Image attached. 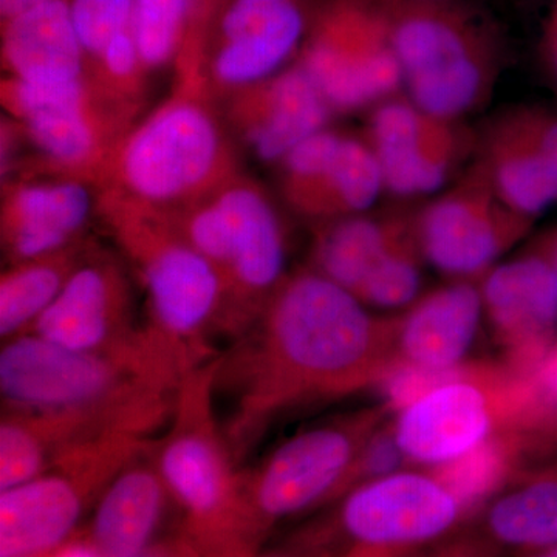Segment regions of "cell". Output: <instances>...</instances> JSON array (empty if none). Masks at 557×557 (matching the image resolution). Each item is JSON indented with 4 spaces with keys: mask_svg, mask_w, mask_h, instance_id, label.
<instances>
[{
    "mask_svg": "<svg viewBox=\"0 0 557 557\" xmlns=\"http://www.w3.org/2000/svg\"><path fill=\"white\" fill-rule=\"evenodd\" d=\"M2 65L10 78L61 84L87 78V60L69 0H53L2 24Z\"/></svg>",
    "mask_w": 557,
    "mask_h": 557,
    "instance_id": "4316f807",
    "label": "cell"
},
{
    "mask_svg": "<svg viewBox=\"0 0 557 557\" xmlns=\"http://www.w3.org/2000/svg\"><path fill=\"white\" fill-rule=\"evenodd\" d=\"M91 240L42 258L11 263L0 277V336L3 341L30 332L44 311L61 295Z\"/></svg>",
    "mask_w": 557,
    "mask_h": 557,
    "instance_id": "f1b7e54d",
    "label": "cell"
},
{
    "mask_svg": "<svg viewBox=\"0 0 557 557\" xmlns=\"http://www.w3.org/2000/svg\"><path fill=\"white\" fill-rule=\"evenodd\" d=\"M32 557H46V555H44V556H32Z\"/></svg>",
    "mask_w": 557,
    "mask_h": 557,
    "instance_id": "b9f144b4",
    "label": "cell"
},
{
    "mask_svg": "<svg viewBox=\"0 0 557 557\" xmlns=\"http://www.w3.org/2000/svg\"><path fill=\"white\" fill-rule=\"evenodd\" d=\"M544 51L557 78V0H552L544 28Z\"/></svg>",
    "mask_w": 557,
    "mask_h": 557,
    "instance_id": "8d00e7d4",
    "label": "cell"
},
{
    "mask_svg": "<svg viewBox=\"0 0 557 557\" xmlns=\"http://www.w3.org/2000/svg\"><path fill=\"white\" fill-rule=\"evenodd\" d=\"M137 557H203L200 549L196 547L193 541L182 528L177 533L170 534L166 537H159L152 545H149L141 555Z\"/></svg>",
    "mask_w": 557,
    "mask_h": 557,
    "instance_id": "e575fe53",
    "label": "cell"
},
{
    "mask_svg": "<svg viewBox=\"0 0 557 557\" xmlns=\"http://www.w3.org/2000/svg\"><path fill=\"white\" fill-rule=\"evenodd\" d=\"M406 97L438 119L463 121L490 100L504 39L461 0H381Z\"/></svg>",
    "mask_w": 557,
    "mask_h": 557,
    "instance_id": "52a82bcc",
    "label": "cell"
},
{
    "mask_svg": "<svg viewBox=\"0 0 557 557\" xmlns=\"http://www.w3.org/2000/svg\"><path fill=\"white\" fill-rule=\"evenodd\" d=\"M98 218L146 296L148 322L194 369L218 357L225 302L222 277L161 212L100 194Z\"/></svg>",
    "mask_w": 557,
    "mask_h": 557,
    "instance_id": "8992f818",
    "label": "cell"
},
{
    "mask_svg": "<svg viewBox=\"0 0 557 557\" xmlns=\"http://www.w3.org/2000/svg\"><path fill=\"white\" fill-rule=\"evenodd\" d=\"M46 557H101V555L97 547L91 544L86 531H81V533L78 531L60 547L47 553Z\"/></svg>",
    "mask_w": 557,
    "mask_h": 557,
    "instance_id": "d590c367",
    "label": "cell"
},
{
    "mask_svg": "<svg viewBox=\"0 0 557 557\" xmlns=\"http://www.w3.org/2000/svg\"><path fill=\"white\" fill-rule=\"evenodd\" d=\"M223 98L231 131L256 160L274 166L304 139L327 129L333 115L317 84L296 62Z\"/></svg>",
    "mask_w": 557,
    "mask_h": 557,
    "instance_id": "7402d4cb",
    "label": "cell"
},
{
    "mask_svg": "<svg viewBox=\"0 0 557 557\" xmlns=\"http://www.w3.org/2000/svg\"><path fill=\"white\" fill-rule=\"evenodd\" d=\"M468 525L502 557H525L556 545L557 458L509 480Z\"/></svg>",
    "mask_w": 557,
    "mask_h": 557,
    "instance_id": "484cf974",
    "label": "cell"
},
{
    "mask_svg": "<svg viewBox=\"0 0 557 557\" xmlns=\"http://www.w3.org/2000/svg\"><path fill=\"white\" fill-rule=\"evenodd\" d=\"M152 442L127 434L84 440L35 479L0 491V557L44 556L64 544L121 469Z\"/></svg>",
    "mask_w": 557,
    "mask_h": 557,
    "instance_id": "8fae6325",
    "label": "cell"
},
{
    "mask_svg": "<svg viewBox=\"0 0 557 557\" xmlns=\"http://www.w3.org/2000/svg\"><path fill=\"white\" fill-rule=\"evenodd\" d=\"M143 330L135 322L129 267L120 255L91 242L30 332L70 350L113 351L134 344Z\"/></svg>",
    "mask_w": 557,
    "mask_h": 557,
    "instance_id": "ac0fdd59",
    "label": "cell"
},
{
    "mask_svg": "<svg viewBox=\"0 0 557 557\" xmlns=\"http://www.w3.org/2000/svg\"><path fill=\"white\" fill-rule=\"evenodd\" d=\"M478 164L512 211L536 222L557 201V112L527 106L502 113L478 139Z\"/></svg>",
    "mask_w": 557,
    "mask_h": 557,
    "instance_id": "ffe728a7",
    "label": "cell"
},
{
    "mask_svg": "<svg viewBox=\"0 0 557 557\" xmlns=\"http://www.w3.org/2000/svg\"><path fill=\"white\" fill-rule=\"evenodd\" d=\"M69 3L87 69L100 60L116 36L134 28L135 0H69Z\"/></svg>",
    "mask_w": 557,
    "mask_h": 557,
    "instance_id": "4dcf8cb0",
    "label": "cell"
},
{
    "mask_svg": "<svg viewBox=\"0 0 557 557\" xmlns=\"http://www.w3.org/2000/svg\"><path fill=\"white\" fill-rule=\"evenodd\" d=\"M102 434H106L104 429L90 417L3 409L0 491L35 479L64 450Z\"/></svg>",
    "mask_w": 557,
    "mask_h": 557,
    "instance_id": "83f0119b",
    "label": "cell"
},
{
    "mask_svg": "<svg viewBox=\"0 0 557 557\" xmlns=\"http://www.w3.org/2000/svg\"><path fill=\"white\" fill-rule=\"evenodd\" d=\"M277 168L282 199L311 222L372 211L386 193L366 138L330 127L304 139Z\"/></svg>",
    "mask_w": 557,
    "mask_h": 557,
    "instance_id": "e0dca14e",
    "label": "cell"
},
{
    "mask_svg": "<svg viewBox=\"0 0 557 557\" xmlns=\"http://www.w3.org/2000/svg\"><path fill=\"white\" fill-rule=\"evenodd\" d=\"M189 16L190 0H135V40L148 73L177 62Z\"/></svg>",
    "mask_w": 557,
    "mask_h": 557,
    "instance_id": "f546056e",
    "label": "cell"
},
{
    "mask_svg": "<svg viewBox=\"0 0 557 557\" xmlns=\"http://www.w3.org/2000/svg\"><path fill=\"white\" fill-rule=\"evenodd\" d=\"M296 64L333 113L370 112L403 87L381 0H329Z\"/></svg>",
    "mask_w": 557,
    "mask_h": 557,
    "instance_id": "7c38bea8",
    "label": "cell"
},
{
    "mask_svg": "<svg viewBox=\"0 0 557 557\" xmlns=\"http://www.w3.org/2000/svg\"><path fill=\"white\" fill-rule=\"evenodd\" d=\"M485 322L500 361L536 373L557 343V277L533 248L498 262L479 281Z\"/></svg>",
    "mask_w": 557,
    "mask_h": 557,
    "instance_id": "d6986e66",
    "label": "cell"
},
{
    "mask_svg": "<svg viewBox=\"0 0 557 557\" xmlns=\"http://www.w3.org/2000/svg\"><path fill=\"white\" fill-rule=\"evenodd\" d=\"M420 252L416 211H369L318 223L309 269L359 299Z\"/></svg>",
    "mask_w": 557,
    "mask_h": 557,
    "instance_id": "603a6c76",
    "label": "cell"
},
{
    "mask_svg": "<svg viewBox=\"0 0 557 557\" xmlns=\"http://www.w3.org/2000/svg\"><path fill=\"white\" fill-rule=\"evenodd\" d=\"M394 369V314L307 269L215 358L214 399L242 467L282 418L380 387Z\"/></svg>",
    "mask_w": 557,
    "mask_h": 557,
    "instance_id": "6da1fadb",
    "label": "cell"
},
{
    "mask_svg": "<svg viewBox=\"0 0 557 557\" xmlns=\"http://www.w3.org/2000/svg\"><path fill=\"white\" fill-rule=\"evenodd\" d=\"M534 375H536L539 391L547 408L549 421L557 435V343Z\"/></svg>",
    "mask_w": 557,
    "mask_h": 557,
    "instance_id": "836d02e7",
    "label": "cell"
},
{
    "mask_svg": "<svg viewBox=\"0 0 557 557\" xmlns=\"http://www.w3.org/2000/svg\"><path fill=\"white\" fill-rule=\"evenodd\" d=\"M392 434L409 467L453 463L502 437L537 440L557 450L534 373L472 359L394 412Z\"/></svg>",
    "mask_w": 557,
    "mask_h": 557,
    "instance_id": "5b68a950",
    "label": "cell"
},
{
    "mask_svg": "<svg viewBox=\"0 0 557 557\" xmlns=\"http://www.w3.org/2000/svg\"><path fill=\"white\" fill-rule=\"evenodd\" d=\"M0 97L13 129L35 152V163L22 175L78 178L100 188L134 109L112 100L89 76L61 84L5 76Z\"/></svg>",
    "mask_w": 557,
    "mask_h": 557,
    "instance_id": "30bf717a",
    "label": "cell"
},
{
    "mask_svg": "<svg viewBox=\"0 0 557 557\" xmlns=\"http://www.w3.org/2000/svg\"><path fill=\"white\" fill-rule=\"evenodd\" d=\"M485 322L478 281H449L394 314V369L454 372L471 362Z\"/></svg>",
    "mask_w": 557,
    "mask_h": 557,
    "instance_id": "cb8c5ba5",
    "label": "cell"
},
{
    "mask_svg": "<svg viewBox=\"0 0 557 557\" xmlns=\"http://www.w3.org/2000/svg\"><path fill=\"white\" fill-rule=\"evenodd\" d=\"M472 509L432 469L358 483L300 527L282 552L298 557H399L463 530Z\"/></svg>",
    "mask_w": 557,
    "mask_h": 557,
    "instance_id": "ba28073f",
    "label": "cell"
},
{
    "mask_svg": "<svg viewBox=\"0 0 557 557\" xmlns=\"http://www.w3.org/2000/svg\"><path fill=\"white\" fill-rule=\"evenodd\" d=\"M394 409L379 405L319 421L276 446L244 471V497L252 545L260 548L285 520L327 507L350 486L359 457Z\"/></svg>",
    "mask_w": 557,
    "mask_h": 557,
    "instance_id": "9c48e42d",
    "label": "cell"
},
{
    "mask_svg": "<svg viewBox=\"0 0 557 557\" xmlns=\"http://www.w3.org/2000/svg\"><path fill=\"white\" fill-rule=\"evenodd\" d=\"M211 98L203 78L177 76L171 97L113 149L100 194L148 211L172 212L237 177L236 150Z\"/></svg>",
    "mask_w": 557,
    "mask_h": 557,
    "instance_id": "3957f363",
    "label": "cell"
},
{
    "mask_svg": "<svg viewBox=\"0 0 557 557\" xmlns=\"http://www.w3.org/2000/svg\"><path fill=\"white\" fill-rule=\"evenodd\" d=\"M505 203L478 164L416 211L418 248L449 281H480L533 228Z\"/></svg>",
    "mask_w": 557,
    "mask_h": 557,
    "instance_id": "4fadbf2b",
    "label": "cell"
},
{
    "mask_svg": "<svg viewBox=\"0 0 557 557\" xmlns=\"http://www.w3.org/2000/svg\"><path fill=\"white\" fill-rule=\"evenodd\" d=\"M525 557H557V544L553 545L547 549H542V552L534 553V555L525 556Z\"/></svg>",
    "mask_w": 557,
    "mask_h": 557,
    "instance_id": "ab89813d",
    "label": "cell"
},
{
    "mask_svg": "<svg viewBox=\"0 0 557 557\" xmlns=\"http://www.w3.org/2000/svg\"><path fill=\"white\" fill-rule=\"evenodd\" d=\"M188 372L146 324L134 344L113 351L70 350L30 332L3 344L0 395L3 409L97 418L152 440L170 423Z\"/></svg>",
    "mask_w": 557,
    "mask_h": 557,
    "instance_id": "7a4b0ae2",
    "label": "cell"
},
{
    "mask_svg": "<svg viewBox=\"0 0 557 557\" xmlns=\"http://www.w3.org/2000/svg\"><path fill=\"white\" fill-rule=\"evenodd\" d=\"M215 358L186 373L166 431L153 440L150 453L182 512L180 528L201 556L255 557L259 549L249 537L244 471L215 408Z\"/></svg>",
    "mask_w": 557,
    "mask_h": 557,
    "instance_id": "277c9868",
    "label": "cell"
},
{
    "mask_svg": "<svg viewBox=\"0 0 557 557\" xmlns=\"http://www.w3.org/2000/svg\"><path fill=\"white\" fill-rule=\"evenodd\" d=\"M228 0H190L188 32L185 36V49L199 50L207 39L209 27L215 14Z\"/></svg>",
    "mask_w": 557,
    "mask_h": 557,
    "instance_id": "d6a6232c",
    "label": "cell"
},
{
    "mask_svg": "<svg viewBox=\"0 0 557 557\" xmlns=\"http://www.w3.org/2000/svg\"><path fill=\"white\" fill-rule=\"evenodd\" d=\"M530 248H533L542 258L547 260L557 277V226L544 231Z\"/></svg>",
    "mask_w": 557,
    "mask_h": 557,
    "instance_id": "74e56055",
    "label": "cell"
},
{
    "mask_svg": "<svg viewBox=\"0 0 557 557\" xmlns=\"http://www.w3.org/2000/svg\"><path fill=\"white\" fill-rule=\"evenodd\" d=\"M364 138L384 190L403 200L437 196L463 175L478 149L463 121L438 119L399 95L370 110Z\"/></svg>",
    "mask_w": 557,
    "mask_h": 557,
    "instance_id": "2e32d148",
    "label": "cell"
},
{
    "mask_svg": "<svg viewBox=\"0 0 557 557\" xmlns=\"http://www.w3.org/2000/svg\"><path fill=\"white\" fill-rule=\"evenodd\" d=\"M215 194L228 231L219 338L230 344L255 324L288 277V242L276 205L255 180L239 174Z\"/></svg>",
    "mask_w": 557,
    "mask_h": 557,
    "instance_id": "9a60e30c",
    "label": "cell"
},
{
    "mask_svg": "<svg viewBox=\"0 0 557 557\" xmlns=\"http://www.w3.org/2000/svg\"><path fill=\"white\" fill-rule=\"evenodd\" d=\"M399 557H502L496 549L490 547L482 537L472 530L465 527L463 530L442 539L435 544L428 545L408 555Z\"/></svg>",
    "mask_w": 557,
    "mask_h": 557,
    "instance_id": "1f68e13d",
    "label": "cell"
},
{
    "mask_svg": "<svg viewBox=\"0 0 557 557\" xmlns=\"http://www.w3.org/2000/svg\"><path fill=\"white\" fill-rule=\"evenodd\" d=\"M150 449L152 445L121 469L95 504L84 531L101 557H137L159 539L174 500Z\"/></svg>",
    "mask_w": 557,
    "mask_h": 557,
    "instance_id": "d4e9b609",
    "label": "cell"
},
{
    "mask_svg": "<svg viewBox=\"0 0 557 557\" xmlns=\"http://www.w3.org/2000/svg\"><path fill=\"white\" fill-rule=\"evenodd\" d=\"M100 188L58 175H21L2 185L0 237L9 265L83 244Z\"/></svg>",
    "mask_w": 557,
    "mask_h": 557,
    "instance_id": "44dd1931",
    "label": "cell"
},
{
    "mask_svg": "<svg viewBox=\"0 0 557 557\" xmlns=\"http://www.w3.org/2000/svg\"><path fill=\"white\" fill-rule=\"evenodd\" d=\"M255 557H298V556L289 555V553L281 552V553H276V555H270V556L256 555Z\"/></svg>",
    "mask_w": 557,
    "mask_h": 557,
    "instance_id": "60d3db41",
    "label": "cell"
},
{
    "mask_svg": "<svg viewBox=\"0 0 557 557\" xmlns=\"http://www.w3.org/2000/svg\"><path fill=\"white\" fill-rule=\"evenodd\" d=\"M329 0H228L201 53L212 97L269 79L298 60Z\"/></svg>",
    "mask_w": 557,
    "mask_h": 557,
    "instance_id": "5bb4252c",
    "label": "cell"
},
{
    "mask_svg": "<svg viewBox=\"0 0 557 557\" xmlns=\"http://www.w3.org/2000/svg\"><path fill=\"white\" fill-rule=\"evenodd\" d=\"M49 2H53V0H0V21L3 24V22L20 16L25 11Z\"/></svg>",
    "mask_w": 557,
    "mask_h": 557,
    "instance_id": "f35d334b",
    "label": "cell"
}]
</instances>
